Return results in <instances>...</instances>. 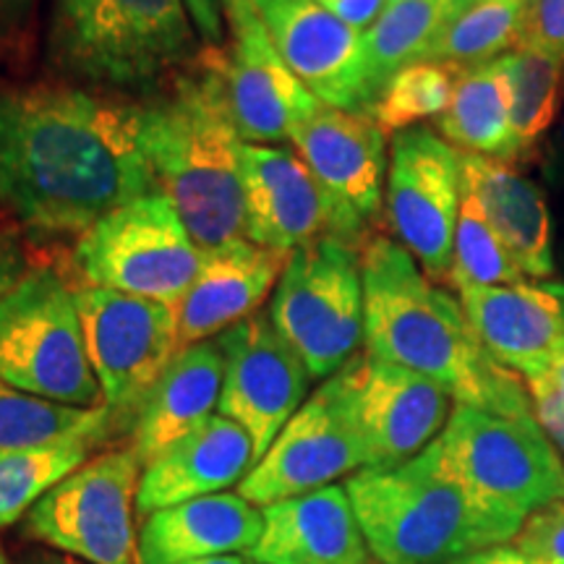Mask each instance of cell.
<instances>
[{
	"instance_id": "cell-34",
	"label": "cell",
	"mask_w": 564,
	"mask_h": 564,
	"mask_svg": "<svg viewBox=\"0 0 564 564\" xmlns=\"http://www.w3.org/2000/svg\"><path fill=\"white\" fill-rule=\"evenodd\" d=\"M525 274L518 270L512 257L499 241V236L486 220L481 204L463 183V204L455 230L453 270L449 285L457 291L465 288H494V285H518Z\"/></svg>"
},
{
	"instance_id": "cell-29",
	"label": "cell",
	"mask_w": 564,
	"mask_h": 564,
	"mask_svg": "<svg viewBox=\"0 0 564 564\" xmlns=\"http://www.w3.org/2000/svg\"><path fill=\"white\" fill-rule=\"evenodd\" d=\"M108 434H76L40 447L0 453V528L17 523L68 474L91 457Z\"/></svg>"
},
{
	"instance_id": "cell-24",
	"label": "cell",
	"mask_w": 564,
	"mask_h": 564,
	"mask_svg": "<svg viewBox=\"0 0 564 564\" xmlns=\"http://www.w3.org/2000/svg\"><path fill=\"white\" fill-rule=\"evenodd\" d=\"M262 528V510L238 491L165 507L147 514L139 528V564H194L209 556L249 554Z\"/></svg>"
},
{
	"instance_id": "cell-15",
	"label": "cell",
	"mask_w": 564,
	"mask_h": 564,
	"mask_svg": "<svg viewBox=\"0 0 564 564\" xmlns=\"http://www.w3.org/2000/svg\"><path fill=\"white\" fill-rule=\"evenodd\" d=\"M361 434L366 468H394L432 444L453 413V394L434 379L356 352L337 371Z\"/></svg>"
},
{
	"instance_id": "cell-19",
	"label": "cell",
	"mask_w": 564,
	"mask_h": 564,
	"mask_svg": "<svg viewBox=\"0 0 564 564\" xmlns=\"http://www.w3.org/2000/svg\"><path fill=\"white\" fill-rule=\"evenodd\" d=\"M460 303L486 352L525 382L564 358V282L465 288Z\"/></svg>"
},
{
	"instance_id": "cell-37",
	"label": "cell",
	"mask_w": 564,
	"mask_h": 564,
	"mask_svg": "<svg viewBox=\"0 0 564 564\" xmlns=\"http://www.w3.org/2000/svg\"><path fill=\"white\" fill-rule=\"evenodd\" d=\"M528 384V394H531L533 415L539 421V426L544 429L549 440L554 442V447L564 455V398L556 390L552 373L531 379Z\"/></svg>"
},
{
	"instance_id": "cell-20",
	"label": "cell",
	"mask_w": 564,
	"mask_h": 564,
	"mask_svg": "<svg viewBox=\"0 0 564 564\" xmlns=\"http://www.w3.org/2000/svg\"><path fill=\"white\" fill-rule=\"evenodd\" d=\"M288 141L329 194L356 209L366 223L377 220L390 154L387 137L371 116L316 100L293 118Z\"/></svg>"
},
{
	"instance_id": "cell-8",
	"label": "cell",
	"mask_w": 564,
	"mask_h": 564,
	"mask_svg": "<svg viewBox=\"0 0 564 564\" xmlns=\"http://www.w3.org/2000/svg\"><path fill=\"white\" fill-rule=\"evenodd\" d=\"M207 249L183 223L162 188L112 209L82 232L70 270L84 285L139 295L178 308L199 274Z\"/></svg>"
},
{
	"instance_id": "cell-7",
	"label": "cell",
	"mask_w": 564,
	"mask_h": 564,
	"mask_svg": "<svg viewBox=\"0 0 564 564\" xmlns=\"http://www.w3.org/2000/svg\"><path fill=\"white\" fill-rule=\"evenodd\" d=\"M0 379L70 408H105L91 371L76 285L58 264H30L0 295Z\"/></svg>"
},
{
	"instance_id": "cell-35",
	"label": "cell",
	"mask_w": 564,
	"mask_h": 564,
	"mask_svg": "<svg viewBox=\"0 0 564 564\" xmlns=\"http://www.w3.org/2000/svg\"><path fill=\"white\" fill-rule=\"evenodd\" d=\"M528 564H564V499L533 512L514 535Z\"/></svg>"
},
{
	"instance_id": "cell-44",
	"label": "cell",
	"mask_w": 564,
	"mask_h": 564,
	"mask_svg": "<svg viewBox=\"0 0 564 564\" xmlns=\"http://www.w3.org/2000/svg\"><path fill=\"white\" fill-rule=\"evenodd\" d=\"M194 564H246V560L241 554H223V556H209V560H202Z\"/></svg>"
},
{
	"instance_id": "cell-33",
	"label": "cell",
	"mask_w": 564,
	"mask_h": 564,
	"mask_svg": "<svg viewBox=\"0 0 564 564\" xmlns=\"http://www.w3.org/2000/svg\"><path fill=\"white\" fill-rule=\"evenodd\" d=\"M460 70L463 66L457 63L442 61H421L398 70L373 102V123L384 137H394L426 118H442L453 100Z\"/></svg>"
},
{
	"instance_id": "cell-30",
	"label": "cell",
	"mask_w": 564,
	"mask_h": 564,
	"mask_svg": "<svg viewBox=\"0 0 564 564\" xmlns=\"http://www.w3.org/2000/svg\"><path fill=\"white\" fill-rule=\"evenodd\" d=\"M502 68L510 91V129L514 162H528L539 150L564 95V61L554 55L514 47L502 55Z\"/></svg>"
},
{
	"instance_id": "cell-45",
	"label": "cell",
	"mask_w": 564,
	"mask_h": 564,
	"mask_svg": "<svg viewBox=\"0 0 564 564\" xmlns=\"http://www.w3.org/2000/svg\"><path fill=\"white\" fill-rule=\"evenodd\" d=\"M552 377H554V384H556V390H560V394H562V398H564V358H562L560 364L554 366Z\"/></svg>"
},
{
	"instance_id": "cell-11",
	"label": "cell",
	"mask_w": 564,
	"mask_h": 564,
	"mask_svg": "<svg viewBox=\"0 0 564 564\" xmlns=\"http://www.w3.org/2000/svg\"><path fill=\"white\" fill-rule=\"evenodd\" d=\"M84 343L112 421L131 426L147 394L181 350L178 312L108 288H76Z\"/></svg>"
},
{
	"instance_id": "cell-41",
	"label": "cell",
	"mask_w": 564,
	"mask_h": 564,
	"mask_svg": "<svg viewBox=\"0 0 564 564\" xmlns=\"http://www.w3.org/2000/svg\"><path fill=\"white\" fill-rule=\"evenodd\" d=\"M453 564H528V562L525 556L518 552V546L499 544V546L481 549V552H474L468 556H460V560H455Z\"/></svg>"
},
{
	"instance_id": "cell-5",
	"label": "cell",
	"mask_w": 564,
	"mask_h": 564,
	"mask_svg": "<svg viewBox=\"0 0 564 564\" xmlns=\"http://www.w3.org/2000/svg\"><path fill=\"white\" fill-rule=\"evenodd\" d=\"M345 491L379 564H453L514 539L442 468L432 444L394 468H361Z\"/></svg>"
},
{
	"instance_id": "cell-31",
	"label": "cell",
	"mask_w": 564,
	"mask_h": 564,
	"mask_svg": "<svg viewBox=\"0 0 564 564\" xmlns=\"http://www.w3.org/2000/svg\"><path fill=\"white\" fill-rule=\"evenodd\" d=\"M116 421L108 408H70L21 392L0 379V453L40 447L76 434H108Z\"/></svg>"
},
{
	"instance_id": "cell-18",
	"label": "cell",
	"mask_w": 564,
	"mask_h": 564,
	"mask_svg": "<svg viewBox=\"0 0 564 564\" xmlns=\"http://www.w3.org/2000/svg\"><path fill=\"white\" fill-rule=\"evenodd\" d=\"M230 42L225 79L232 118L246 144H280L293 118L316 97L288 68L251 0H220Z\"/></svg>"
},
{
	"instance_id": "cell-43",
	"label": "cell",
	"mask_w": 564,
	"mask_h": 564,
	"mask_svg": "<svg viewBox=\"0 0 564 564\" xmlns=\"http://www.w3.org/2000/svg\"><path fill=\"white\" fill-rule=\"evenodd\" d=\"M24 564H84V562L66 554H37V556H30Z\"/></svg>"
},
{
	"instance_id": "cell-47",
	"label": "cell",
	"mask_w": 564,
	"mask_h": 564,
	"mask_svg": "<svg viewBox=\"0 0 564 564\" xmlns=\"http://www.w3.org/2000/svg\"><path fill=\"white\" fill-rule=\"evenodd\" d=\"M390 3H400V0H387V6H390Z\"/></svg>"
},
{
	"instance_id": "cell-9",
	"label": "cell",
	"mask_w": 564,
	"mask_h": 564,
	"mask_svg": "<svg viewBox=\"0 0 564 564\" xmlns=\"http://www.w3.org/2000/svg\"><path fill=\"white\" fill-rule=\"evenodd\" d=\"M267 314L312 379L335 377L364 343L361 246L322 238L288 253Z\"/></svg>"
},
{
	"instance_id": "cell-42",
	"label": "cell",
	"mask_w": 564,
	"mask_h": 564,
	"mask_svg": "<svg viewBox=\"0 0 564 564\" xmlns=\"http://www.w3.org/2000/svg\"><path fill=\"white\" fill-rule=\"evenodd\" d=\"M546 175L552 181H564V118H562V126L560 131L554 133L552 144H549V152H546Z\"/></svg>"
},
{
	"instance_id": "cell-48",
	"label": "cell",
	"mask_w": 564,
	"mask_h": 564,
	"mask_svg": "<svg viewBox=\"0 0 564 564\" xmlns=\"http://www.w3.org/2000/svg\"><path fill=\"white\" fill-rule=\"evenodd\" d=\"M366 564H379V562H371V560H369V562H366Z\"/></svg>"
},
{
	"instance_id": "cell-40",
	"label": "cell",
	"mask_w": 564,
	"mask_h": 564,
	"mask_svg": "<svg viewBox=\"0 0 564 564\" xmlns=\"http://www.w3.org/2000/svg\"><path fill=\"white\" fill-rule=\"evenodd\" d=\"M34 0H0V42H11L26 26Z\"/></svg>"
},
{
	"instance_id": "cell-39",
	"label": "cell",
	"mask_w": 564,
	"mask_h": 564,
	"mask_svg": "<svg viewBox=\"0 0 564 564\" xmlns=\"http://www.w3.org/2000/svg\"><path fill=\"white\" fill-rule=\"evenodd\" d=\"M316 3L361 34L369 32L373 21L387 9V0H316Z\"/></svg>"
},
{
	"instance_id": "cell-14",
	"label": "cell",
	"mask_w": 564,
	"mask_h": 564,
	"mask_svg": "<svg viewBox=\"0 0 564 564\" xmlns=\"http://www.w3.org/2000/svg\"><path fill=\"white\" fill-rule=\"evenodd\" d=\"M361 468H366V449L335 373L282 426L262 460L238 484V494L262 510L324 489L335 478L352 476Z\"/></svg>"
},
{
	"instance_id": "cell-46",
	"label": "cell",
	"mask_w": 564,
	"mask_h": 564,
	"mask_svg": "<svg viewBox=\"0 0 564 564\" xmlns=\"http://www.w3.org/2000/svg\"><path fill=\"white\" fill-rule=\"evenodd\" d=\"M0 564H9V562H6V554H3V546H0Z\"/></svg>"
},
{
	"instance_id": "cell-21",
	"label": "cell",
	"mask_w": 564,
	"mask_h": 564,
	"mask_svg": "<svg viewBox=\"0 0 564 564\" xmlns=\"http://www.w3.org/2000/svg\"><path fill=\"white\" fill-rule=\"evenodd\" d=\"M257 465L251 436L225 415H212L183 440L144 465L137 494V514L212 497L241 484Z\"/></svg>"
},
{
	"instance_id": "cell-25",
	"label": "cell",
	"mask_w": 564,
	"mask_h": 564,
	"mask_svg": "<svg viewBox=\"0 0 564 564\" xmlns=\"http://www.w3.org/2000/svg\"><path fill=\"white\" fill-rule=\"evenodd\" d=\"M225 356L217 340L186 345L147 394L131 429V447L150 463L220 411Z\"/></svg>"
},
{
	"instance_id": "cell-38",
	"label": "cell",
	"mask_w": 564,
	"mask_h": 564,
	"mask_svg": "<svg viewBox=\"0 0 564 564\" xmlns=\"http://www.w3.org/2000/svg\"><path fill=\"white\" fill-rule=\"evenodd\" d=\"M30 264L21 228H0V295L17 285L21 274L30 270Z\"/></svg>"
},
{
	"instance_id": "cell-26",
	"label": "cell",
	"mask_w": 564,
	"mask_h": 564,
	"mask_svg": "<svg viewBox=\"0 0 564 564\" xmlns=\"http://www.w3.org/2000/svg\"><path fill=\"white\" fill-rule=\"evenodd\" d=\"M460 158L465 188L481 204L486 220L512 257L514 267L525 278H552V215L544 192L514 171L512 162L465 152H460Z\"/></svg>"
},
{
	"instance_id": "cell-13",
	"label": "cell",
	"mask_w": 564,
	"mask_h": 564,
	"mask_svg": "<svg viewBox=\"0 0 564 564\" xmlns=\"http://www.w3.org/2000/svg\"><path fill=\"white\" fill-rule=\"evenodd\" d=\"M241 178L246 238L251 243L293 253L322 238L352 246H364L369 238V223L329 194L295 150L243 141Z\"/></svg>"
},
{
	"instance_id": "cell-28",
	"label": "cell",
	"mask_w": 564,
	"mask_h": 564,
	"mask_svg": "<svg viewBox=\"0 0 564 564\" xmlns=\"http://www.w3.org/2000/svg\"><path fill=\"white\" fill-rule=\"evenodd\" d=\"M470 3L474 0H400L387 6L371 30L364 32L373 102L398 70L429 58L442 34Z\"/></svg>"
},
{
	"instance_id": "cell-36",
	"label": "cell",
	"mask_w": 564,
	"mask_h": 564,
	"mask_svg": "<svg viewBox=\"0 0 564 564\" xmlns=\"http://www.w3.org/2000/svg\"><path fill=\"white\" fill-rule=\"evenodd\" d=\"M520 47H533L564 61V0H528Z\"/></svg>"
},
{
	"instance_id": "cell-32",
	"label": "cell",
	"mask_w": 564,
	"mask_h": 564,
	"mask_svg": "<svg viewBox=\"0 0 564 564\" xmlns=\"http://www.w3.org/2000/svg\"><path fill=\"white\" fill-rule=\"evenodd\" d=\"M528 0H474L442 34L426 61L476 66L520 47Z\"/></svg>"
},
{
	"instance_id": "cell-4",
	"label": "cell",
	"mask_w": 564,
	"mask_h": 564,
	"mask_svg": "<svg viewBox=\"0 0 564 564\" xmlns=\"http://www.w3.org/2000/svg\"><path fill=\"white\" fill-rule=\"evenodd\" d=\"M186 0H55L51 61L70 84L141 97L199 58Z\"/></svg>"
},
{
	"instance_id": "cell-22",
	"label": "cell",
	"mask_w": 564,
	"mask_h": 564,
	"mask_svg": "<svg viewBox=\"0 0 564 564\" xmlns=\"http://www.w3.org/2000/svg\"><path fill=\"white\" fill-rule=\"evenodd\" d=\"M285 262L288 253L264 249L249 238L207 249L199 274L175 308L181 348L215 340L232 324L257 314L267 295L274 293Z\"/></svg>"
},
{
	"instance_id": "cell-12",
	"label": "cell",
	"mask_w": 564,
	"mask_h": 564,
	"mask_svg": "<svg viewBox=\"0 0 564 564\" xmlns=\"http://www.w3.org/2000/svg\"><path fill=\"white\" fill-rule=\"evenodd\" d=\"M463 204V158L429 126L394 133L384 181L387 223L429 280L449 282Z\"/></svg>"
},
{
	"instance_id": "cell-27",
	"label": "cell",
	"mask_w": 564,
	"mask_h": 564,
	"mask_svg": "<svg viewBox=\"0 0 564 564\" xmlns=\"http://www.w3.org/2000/svg\"><path fill=\"white\" fill-rule=\"evenodd\" d=\"M442 137L457 152L481 154L514 165L510 91L502 61L463 66L449 108L440 118Z\"/></svg>"
},
{
	"instance_id": "cell-16",
	"label": "cell",
	"mask_w": 564,
	"mask_h": 564,
	"mask_svg": "<svg viewBox=\"0 0 564 564\" xmlns=\"http://www.w3.org/2000/svg\"><path fill=\"white\" fill-rule=\"evenodd\" d=\"M225 356L220 415L251 436L253 457L262 460L274 436L306 403L312 373L299 352L257 312L215 337Z\"/></svg>"
},
{
	"instance_id": "cell-17",
	"label": "cell",
	"mask_w": 564,
	"mask_h": 564,
	"mask_svg": "<svg viewBox=\"0 0 564 564\" xmlns=\"http://www.w3.org/2000/svg\"><path fill=\"white\" fill-rule=\"evenodd\" d=\"M288 68L316 100L371 116L364 34L322 9L316 0H251Z\"/></svg>"
},
{
	"instance_id": "cell-1",
	"label": "cell",
	"mask_w": 564,
	"mask_h": 564,
	"mask_svg": "<svg viewBox=\"0 0 564 564\" xmlns=\"http://www.w3.org/2000/svg\"><path fill=\"white\" fill-rule=\"evenodd\" d=\"M158 188L137 100L70 82L0 87V207L32 238H79Z\"/></svg>"
},
{
	"instance_id": "cell-23",
	"label": "cell",
	"mask_w": 564,
	"mask_h": 564,
	"mask_svg": "<svg viewBox=\"0 0 564 564\" xmlns=\"http://www.w3.org/2000/svg\"><path fill=\"white\" fill-rule=\"evenodd\" d=\"M264 528L251 549L253 564H366L369 546L345 486L301 494L262 507Z\"/></svg>"
},
{
	"instance_id": "cell-2",
	"label": "cell",
	"mask_w": 564,
	"mask_h": 564,
	"mask_svg": "<svg viewBox=\"0 0 564 564\" xmlns=\"http://www.w3.org/2000/svg\"><path fill=\"white\" fill-rule=\"evenodd\" d=\"M366 352L434 379L457 405L533 415L520 377L486 352L463 303L423 274L394 238L371 236L361 246Z\"/></svg>"
},
{
	"instance_id": "cell-6",
	"label": "cell",
	"mask_w": 564,
	"mask_h": 564,
	"mask_svg": "<svg viewBox=\"0 0 564 564\" xmlns=\"http://www.w3.org/2000/svg\"><path fill=\"white\" fill-rule=\"evenodd\" d=\"M432 449L470 499L514 535L533 512L564 499L562 455L535 415L455 405Z\"/></svg>"
},
{
	"instance_id": "cell-3",
	"label": "cell",
	"mask_w": 564,
	"mask_h": 564,
	"mask_svg": "<svg viewBox=\"0 0 564 564\" xmlns=\"http://www.w3.org/2000/svg\"><path fill=\"white\" fill-rule=\"evenodd\" d=\"M139 139L154 181L204 249L246 238L241 150L225 51L207 45L165 87L137 100Z\"/></svg>"
},
{
	"instance_id": "cell-10",
	"label": "cell",
	"mask_w": 564,
	"mask_h": 564,
	"mask_svg": "<svg viewBox=\"0 0 564 564\" xmlns=\"http://www.w3.org/2000/svg\"><path fill=\"white\" fill-rule=\"evenodd\" d=\"M141 470L131 444L89 457L26 512V533L84 564H139L133 512Z\"/></svg>"
}]
</instances>
